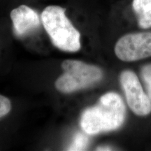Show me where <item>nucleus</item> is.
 Wrapping results in <instances>:
<instances>
[{"label": "nucleus", "mask_w": 151, "mask_h": 151, "mask_svg": "<svg viewBox=\"0 0 151 151\" xmlns=\"http://www.w3.org/2000/svg\"><path fill=\"white\" fill-rule=\"evenodd\" d=\"M125 115V105L121 97L116 92H108L100 97L97 105L83 112L81 126L90 135L113 131L122 125Z\"/></svg>", "instance_id": "1"}, {"label": "nucleus", "mask_w": 151, "mask_h": 151, "mask_svg": "<svg viewBox=\"0 0 151 151\" xmlns=\"http://www.w3.org/2000/svg\"><path fill=\"white\" fill-rule=\"evenodd\" d=\"M43 25L52 44L63 51L74 52L81 48V35L59 6H48L41 14Z\"/></svg>", "instance_id": "2"}, {"label": "nucleus", "mask_w": 151, "mask_h": 151, "mask_svg": "<svg viewBox=\"0 0 151 151\" xmlns=\"http://www.w3.org/2000/svg\"><path fill=\"white\" fill-rule=\"evenodd\" d=\"M64 73L57 79L55 88L64 93H70L93 86L101 80L100 68L79 60H67L62 63Z\"/></svg>", "instance_id": "3"}, {"label": "nucleus", "mask_w": 151, "mask_h": 151, "mask_svg": "<svg viewBox=\"0 0 151 151\" xmlns=\"http://www.w3.org/2000/svg\"><path fill=\"white\" fill-rule=\"evenodd\" d=\"M115 53L120 60L133 62L151 57V32L124 35L117 41Z\"/></svg>", "instance_id": "4"}, {"label": "nucleus", "mask_w": 151, "mask_h": 151, "mask_svg": "<svg viewBox=\"0 0 151 151\" xmlns=\"http://www.w3.org/2000/svg\"><path fill=\"white\" fill-rule=\"evenodd\" d=\"M120 83L124 90L127 104L137 116H148L151 113V101L143 91L142 86L134 72L130 70L122 71Z\"/></svg>", "instance_id": "5"}, {"label": "nucleus", "mask_w": 151, "mask_h": 151, "mask_svg": "<svg viewBox=\"0 0 151 151\" xmlns=\"http://www.w3.org/2000/svg\"><path fill=\"white\" fill-rule=\"evenodd\" d=\"M14 35L22 37L27 35L40 25V19L35 10L26 5L13 9L10 14Z\"/></svg>", "instance_id": "6"}, {"label": "nucleus", "mask_w": 151, "mask_h": 151, "mask_svg": "<svg viewBox=\"0 0 151 151\" xmlns=\"http://www.w3.org/2000/svg\"><path fill=\"white\" fill-rule=\"evenodd\" d=\"M132 8L138 17V23L142 29L151 27V0H133Z\"/></svg>", "instance_id": "7"}, {"label": "nucleus", "mask_w": 151, "mask_h": 151, "mask_svg": "<svg viewBox=\"0 0 151 151\" xmlns=\"http://www.w3.org/2000/svg\"><path fill=\"white\" fill-rule=\"evenodd\" d=\"M88 145V138L84 134L78 132L76 134L72 142L68 147L67 150H84Z\"/></svg>", "instance_id": "8"}, {"label": "nucleus", "mask_w": 151, "mask_h": 151, "mask_svg": "<svg viewBox=\"0 0 151 151\" xmlns=\"http://www.w3.org/2000/svg\"><path fill=\"white\" fill-rule=\"evenodd\" d=\"M141 76L146 84L147 94L151 101V64H148L142 68Z\"/></svg>", "instance_id": "9"}, {"label": "nucleus", "mask_w": 151, "mask_h": 151, "mask_svg": "<svg viewBox=\"0 0 151 151\" xmlns=\"http://www.w3.org/2000/svg\"><path fill=\"white\" fill-rule=\"evenodd\" d=\"M11 104L9 98L0 94V118L6 116L11 111Z\"/></svg>", "instance_id": "10"}, {"label": "nucleus", "mask_w": 151, "mask_h": 151, "mask_svg": "<svg viewBox=\"0 0 151 151\" xmlns=\"http://www.w3.org/2000/svg\"><path fill=\"white\" fill-rule=\"evenodd\" d=\"M97 150H113V149L111 147L109 146H101L98 147L97 148Z\"/></svg>", "instance_id": "11"}]
</instances>
